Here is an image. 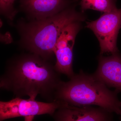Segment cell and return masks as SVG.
I'll list each match as a JSON object with an SVG mask.
<instances>
[{
    "instance_id": "obj_1",
    "label": "cell",
    "mask_w": 121,
    "mask_h": 121,
    "mask_svg": "<svg viewBox=\"0 0 121 121\" xmlns=\"http://www.w3.org/2000/svg\"><path fill=\"white\" fill-rule=\"evenodd\" d=\"M53 61L36 54H22L12 59L0 78V87L16 97L40 95L47 102L55 101V95L62 80Z\"/></svg>"
},
{
    "instance_id": "obj_9",
    "label": "cell",
    "mask_w": 121,
    "mask_h": 121,
    "mask_svg": "<svg viewBox=\"0 0 121 121\" xmlns=\"http://www.w3.org/2000/svg\"><path fill=\"white\" fill-rule=\"evenodd\" d=\"M98 79L107 87L121 91V56L118 53L108 56L101 55L99 65L94 74Z\"/></svg>"
},
{
    "instance_id": "obj_5",
    "label": "cell",
    "mask_w": 121,
    "mask_h": 121,
    "mask_svg": "<svg viewBox=\"0 0 121 121\" xmlns=\"http://www.w3.org/2000/svg\"><path fill=\"white\" fill-rule=\"evenodd\" d=\"M62 103L58 101L43 102L29 98L16 97L8 101L0 102V121L19 117L48 114L52 116Z\"/></svg>"
},
{
    "instance_id": "obj_6",
    "label": "cell",
    "mask_w": 121,
    "mask_h": 121,
    "mask_svg": "<svg viewBox=\"0 0 121 121\" xmlns=\"http://www.w3.org/2000/svg\"><path fill=\"white\" fill-rule=\"evenodd\" d=\"M81 28L80 22L71 23L62 31L54 49L55 68L60 74L70 78L75 74L73 68V48L76 35Z\"/></svg>"
},
{
    "instance_id": "obj_4",
    "label": "cell",
    "mask_w": 121,
    "mask_h": 121,
    "mask_svg": "<svg viewBox=\"0 0 121 121\" xmlns=\"http://www.w3.org/2000/svg\"><path fill=\"white\" fill-rule=\"evenodd\" d=\"M86 27L92 30L97 38L101 55L117 53V39L121 28V8L104 13L96 20L87 22Z\"/></svg>"
},
{
    "instance_id": "obj_10",
    "label": "cell",
    "mask_w": 121,
    "mask_h": 121,
    "mask_svg": "<svg viewBox=\"0 0 121 121\" xmlns=\"http://www.w3.org/2000/svg\"><path fill=\"white\" fill-rule=\"evenodd\" d=\"M116 2V0H81L80 5L82 13L89 9L106 13L117 8Z\"/></svg>"
},
{
    "instance_id": "obj_12",
    "label": "cell",
    "mask_w": 121,
    "mask_h": 121,
    "mask_svg": "<svg viewBox=\"0 0 121 121\" xmlns=\"http://www.w3.org/2000/svg\"><path fill=\"white\" fill-rule=\"evenodd\" d=\"M35 116H27L24 117V121H33L35 118Z\"/></svg>"
},
{
    "instance_id": "obj_7",
    "label": "cell",
    "mask_w": 121,
    "mask_h": 121,
    "mask_svg": "<svg viewBox=\"0 0 121 121\" xmlns=\"http://www.w3.org/2000/svg\"><path fill=\"white\" fill-rule=\"evenodd\" d=\"M55 121H112V113L101 107L62 103L52 115Z\"/></svg>"
},
{
    "instance_id": "obj_2",
    "label": "cell",
    "mask_w": 121,
    "mask_h": 121,
    "mask_svg": "<svg viewBox=\"0 0 121 121\" xmlns=\"http://www.w3.org/2000/svg\"><path fill=\"white\" fill-rule=\"evenodd\" d=\"M76 5L77 3L46 19L19 23L23 47L31 53L53 61L55 45L64 28L72 22L86 19L83 13L76 10Z\"/></svg>"
},
{
    "instance_id": "obj_13",
    "label": "cell",
    "mask_w": 121,
    "mask_h": 121,
    "mask_svg": "<svg viewBox=\"0 0 121 121\" xmlns=\"http://www.w3.org/2000/svg\"></svg>"
},
{
    "instance_id": "obj_11",
    "label": "cell",
    "mask_w": 121,
    "mask_h": 121,
    "mask_svg": "<svg viewBox=\"0 0 121 121\" xmlns=\"http://www.w3.org/2000/svg\"><path fill=\"white\" fill-rule=\"evenodd\" d=\"M16 0H0V13L10 21L13 20L17 13L13 4Z\"/></svg>"
},
{
    "instance_id": "obj_3",
    "label": "cell",
    "mask_w": 121,
    "mask_h": 121,
    "mask_svg": "<svg viewBox=\"0 0 121 121\" xmlns=\"http://www.w3.org/2000/svg\"><path fill=\"white\" fill-rule=\"evenodd\" d=\"M117 92L110 90L94 74L86 73L81 70L69 81H62L55 100L75 106H97L121 115V101L118 99Z\"/></svg>"
},
{
    "instance_id": "obj_8",
    "label": "cell",
    "mask_w": 121,
    "mask_h": 121,
    "mask_svg": "<svg viewBox=\"0 0 121 121\" xmlns=\"http://www.w3.org/2000/svg\"><path fill=\"white\" fill-rule=\"evenodd\" d=\"M20 8L30 20L52 17L78 3V0H20Z\"/></svg>"
}]
</instances>
